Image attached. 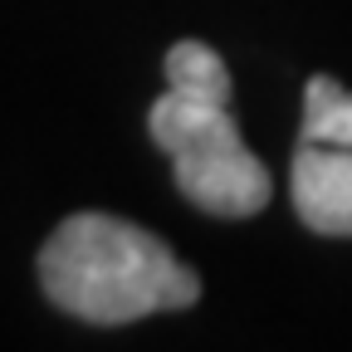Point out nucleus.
Instances as JSON below:
<instances>
[{
  "mask_svg": "<svg viewBox=\"0 0 352 352\" xmlns=\"http://www.w3.org/2000/svg\"><path fill=\"white\" fill-rule=\"evenodd\" d=\"M289 182H294V210L308 230L352 240V147L298 142Z\"/></svg>",
  "mask_w": 352,
  "mask_h": 352,
  "instance_id": "7ed1b4c3",
  "label": "nucleus"
},
{
  "mask_svg": "<svg viewBox=\"0 0 352 352\" xmlns=\"http://www.w3.org/2000/svg\"><path fill=\"white\" fill-rule=\"evenodd\" d=\"M298 142L352 147V94L338 78L314 74L303 83V138Z\"/></svg>",
  "mask_w": 352,
  "mask_h": 352,
  "instance_id": "20e7f679",
  "label": "nucleus"
},
{
  "mask_svg": "<svg viewBox=\"0 0 352 352\" xmlns=\"http://www.w3.org/2000/svg\"><path fill=\"white\" fill-rule=\"evenodd\" d=\"M152 142L171 157V176L196 210L245 220L274 196L264 166L230 113V69L210 44L182 39L166 50V94L147 113Z\"/></svg>",
  "mask_w": 352,
  "mask_h": 352,
  "instance_id": "f257e3e1",
  "label": "nucleus"
},
{
  "mask_svg": "<svg viewBox=\"0 0 352 352\" xmlns=\"http://www.w3.org/2000/svg\"><path fill=\"white\" fill-rule=\"evenodd\" d=\"M39 284L54 308L98 328L176 314L201 298V279L171 254L166 240L103 210H78L44 240Z\"/></svg>",
  "mask_w": 352,
  "mask_h": 352,
  "instance_id": "f03ea898",
  "label": "nucleus"
}]
</instances>
